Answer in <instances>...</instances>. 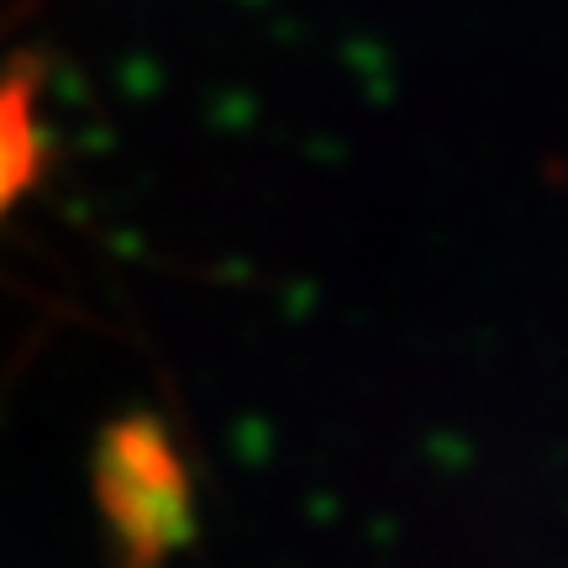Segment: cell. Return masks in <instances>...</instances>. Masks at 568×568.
<instances>
[{"label":"cell","instance_id":"cell-2","mask_svg":"<svg viewBox=\"0 0 568 568\" xmlns=\"http://www.w3.org/2000/svg\"><path fill=\"white\" fill-rule=\"evenodd\" d=\"M48 169V132L38 105V69H0V222L38 190Z\"/></svg>","mask_w":568,"mask_h":568},{"label":"cell","instance_id":"cell-1","mask_svg":"<svg viewBox=\"0 0 568 568\" xmlns=\"http://www.w3.org/2000/svg\"><path fill=\"white\" fill-rule=\"evenodd\" d=\"M95 510L116 568H169L195 537V474L153 410L111 422L95 447Z\"/></svg>","mask_w":568,"mask_h":568}]
</instances>
